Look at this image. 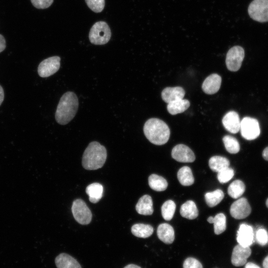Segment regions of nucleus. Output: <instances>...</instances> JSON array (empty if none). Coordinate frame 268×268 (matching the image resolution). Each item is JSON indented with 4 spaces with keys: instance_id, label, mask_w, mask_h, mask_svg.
Here are the masks:
<instances>
[{
    "instance_id": "obj_1",
    "label": "nucleus",
    "mask_w": 268,
    "mask_h": 268,
    "mask_svg": "<svg viewBox=\"0 0 268 268\" xmlns=\"http://www.w3.org/2000/svg\"><path fill=\"white\" fill-rule=\"evenodd\" d=\"M78 107V100L76 94L67 91L61 97L55 113L58 123L65 125L75 116Z\"/></svg>"
},
{
    "instance_id": "obj_2",
    "label": "nucleus",
    "mask_w": 268,
    "mask_h": 268,
    "mask_svg": "<svg viewBox=\"0 0 268 268\" xmlns=\"http://www.w3.org/2000/svg\"><path fill=\"white\" fill-rule=\"evenodd\" d=\"M143 132L150 142L159 145L166 143L170 135L168 125L157 118L148 119L144 125Z\"/></svg>"
},
{
    "instance_id": "obj_3",
    "label": "nucleus",
    "mask_w": 268,
    "mask_h": 268,
    "mask_svg": "<svg viewBox=\"0 0 268 268\" xmlns=\"http://www.w3.org/2000/svg\"><path fill=\"white\" fill-rule=\"evenodd\" d=\"M106 148L97 141L90 142L82 156V165L86 170H93L101 168L107 158Z\"/></svg>"
},
{
    "instance_id": "obj_4",
    "label": "nucleus",
    "mask_w": 268,
    "mask_h": 268,
    "mask_svg": "<svg viewBox=\"0 0 268 268\" xmlns=\"http://www.w3.org/2000/svg\"><path fill=\"white\" fill-rule=\"evenodd\" d=\"M111 32L107 23L103 21L95 23L90 29L89 38L90 42L95 45H104L109 42Z\"/></svg>"
},
{
    "instance_id": "obj_5",
    "label": "nucleus",
    "mask_w": 268,
    "mask_h": 268,
    "mask_svg": "<svg viewBox=\"0 0 268 268\" xmlns=\"http://www.w3.org/2000/svg\"><path fill=\"white\" fill-rule=\"evenodd\" d=\"M249 16L260 22L268 21V0H253L248 8Z\"/></svg>"
},
{
    "instance_id": "obj_6",
    "label": "nucleus",
    "mask_w": 268,
    "mask_h": 268,
    "mask_svg": "<svg viewBox=\"0 0 268 268\" xmlns=\"http://www.w3.org/2000/svg\"><path fill=\"white\" fill-rule=\"evenodd\" d=\"M71 211L75 220L79 224L86 225L92 219V213L86 203L81 199L73 201Z\"/></svg>"
},
{
    "instance_id": "obj_7",
    "label": "nucleus",
    "mask_w": 268,
    "mask_h": 268,
    "mask_svg": "<svg viewBox=\"0 0 268 268\" xmlns=\"http://www.w3.org/2000/svg\"><path fill=\"white\" fill-rule=\"evenodd\" d=\"M240 130L242 137L247 140L255 139L260 134L258 120L249 117L244 118L241 121Z\"/></svg>"
},
{
    "instance_id": "obj_8",
    "label": "nucleus",
    "mask_w": 268,
    "mask_h": 268,
    "mask_svg": "<svg viewBox=\"0 0 268 268\" xmlns=\"http://www.w3.org/2000/svg\"><path fill=\"white\" fill-rule=\"evenodd\" d=\"M245 56L244 49L239 46H235L228 51L226 57L227 68L231 71L238 70L242 65Z\"/></svg>"
},
{
    "instance_id": "obj_9",
    "label": "nucleus",
    "mask_w": 268,
    "mask_h": 268,
    "mask_svg": "<svg viewBox=\"0 0 268 268\" xmlns=\"http://www.w3.org/2000/svg\"><path fill=\"white\" fill-rule=\"evenodd\" d=\"M60 60L59 56L51 57L44 60L38 66V74L42 77H47L54 74L60 68Z\"/></svg>"
},
{
    "instance_id": "obj_10",
    "label": "nucleus",
    "mask_w": 268,
    "mask_h": 268,
    "mask_svg": "<svg viewBox=\"0 0 268 268\" xmlns=\"http://www.w3.org/2000/svg\"><path fill=\"white\" fill-rule=\"evenodd\" d=\"M251 212V206L245 198H240L234 201L231 205L230 213L231 216L237 219L247 217Z\"/></svg>"
},
{
    "instance_id": "obj_11",
    "label": "nucleus",
    "mask_w": 268,
    "mask_h": 268,
    "mask_svg": "<svg viewBox=\"0 0 268 268\" xmlns=\"http://www.w3.org/2000/svg\"><path fill=\"white\" fill-rule=\"evenodd\" d=\"M171 155L173 159L180 162H193L195 160L193 151L188 146L183 144L174 146Z\"/></svg>"
},
{
    "instance_id": "obj_12",
    "label": "nucleus",
    "mask_w": 268,
    "mask_h": 268,
    "mask_svg": "<svg viewBox=\"0 0 268 268\" xmlns=\"http://www.w3.org/2000/svg\"><path fill=\"white\" fill-rule=\"evenodd\" d=\"M251 254V250L250 247L243 246L238 244L233 249L231 263L236 267L242 266L246 263L247 259Z\"/></svg>"
},
{
    "instance_id": "obj_13",
    "label": "nucleus",
    "mask_w": 268,
    "mask_h": 268,
    "mask_svg": "<svg viewBox=\"0 0 268 268\" xmlns=\"http://www.w3.org/2000/svg\"><path fill=\"white\" fill-rule=\"evenodd\" d=\"M254 237L253 229L251 226L245 223L240 224L237 234L238 244L250 247L253 243Z\"/></svg>"
},
{
    "instance_id": "obj_14",
    "label": "nucleus",
    "mask_w": 268,
    "mask_h": 268,
    "mask_svg": "<svg viewBox=\"0 0 268 268\" xmlns=\"http://www.w3.org/2000/svg\"><path fill=\"white\" fill-rule=\"evenodd\" d=\"M226 130L232 134L237 133L240 129L241 121L238 114L234 111L227 113L222 120Z\"/></svg>"
},
{
    "instance_id": "obj_15",
    "label": "nucleus",
    "mask_w": 268,
    "mask_h": 268,
    "mask_svg": "<svg viewBox=\"0 0 268 268\" xmlns=\"http://www.w3.org/2000/svg\"><path fill=\"white\" fill-rule=\"evenodd\" d=\"M221 83V76L216 73H213L207 76L202 84V89L207 94H213L220 89Z\"/></svg>"
},
{
    "instance_id": "obj_16",
    "label": "nucleus",
    "mask_w": 268,
    "mask_h": 268,
    "mask_svg": "<svg viewBox=\"0 0 268 268\" xmlns=\"http://www.w3.org/2000/svg\"><path fill=\"white\" fill-rule=\"evenodd\" d=\"M185 94L184 89L180 86L167 87L161 92L163 100L167 103L183 99Z\"/></svg>"
},
{
    "instance_id": "obj_17",
    "label": "nucleus",
    "mask_w": 268,
    "mask_h": 268,
    "mask_svg": "<svg viewBox=\"0 0 268 268\" xmlns=\"http://www.w3.org/2000/svg\"><path fill=\"white\" fill-rule=\"evenodd\" d=\"M158 238L167 244L172 243L175 239V233L173 228L168 223L160 224L157 230Z\"/></svg>"
},
{
    "instance_id": "obj_18",
    "label": "nucleus",
    "mask_w": 268,
    "mask_h": 268,
    "mask_svg": "<svg viewBox=\"0 0 268 268\" xmlns=\"http://www.w3.org/2000/svg\"><path fill=\"white\" fill-rule=\"evenodd\" d=\"M135 209L139 214L144 215H151L153 212V202L151 197L148 195L142 196L135 205Z\"/></svg>"
},
{
    "instance_id": "obj_19",
    "label": "nucleus",
    "mask_w": 268,
    "mask_h": 268,
    "mask_svg": "<svg viewBox=\"0 0 268 268\" xmlns=\"http://www.w3.org/2000/svg\"><path fill=\"white\" fill-rule=\"evenodd\" d=\"M57 268H81L79 263L70 255L62 253L55 259Z\"/></svg>"
},
{
    "instance_id": "obj_20",
    "label": "nucleus",
    "mask_w": 268,
    "mask_h": 268,
    "mask_svg": "<svg viewBox=\"0 0 268 268\" xmlns=\"http://www.w3.org/2000/svg\"><path fill=\"white\" fill-rule=\"evenodd\" d=\"M86 193L90 202L97 203L103 197V187L98 183H93L86 187Z\"/></svg>"
},
{
    "instance_id": "obj_21",
    "label": "nucleus",
    "mask_w": 268,
    "mask_h": 268,
    "mask_svg": "<svg viewBox=\"0 0 268 268\" xmlns=\"http://www.w3.org/2000/svg\"><path fill=\"white\" fill-rule=\"evenodd\" d=\"M190 101L187 99H180L168 103L167 109L168 112L173 115L185 111L190 107Z\"/></svg>"
},
{
    "instance_id": "obj_22",
    "label": "nucleus",
    "mask_w": 268,
    "mask_h": 268,
    "mask_svg": "<svg viewBox=\"0 0 268 268\" xmlns=\"http://www.w3.org/2000/svg\"><path fill=\"white\" fill-rule=\"evenodd\" d=\"M180 212L182 216L189 219H194L199 214L197 207L192 201H188L183 203L181 206Z\"/></svg>"
},
{
    "instance_id": "obj_23",
    "label": "nucleus",
    "mask_w": 268,
    "mask_h": 268,
    "mask_svg": "<svg viewBox=\"0 0 268 268\" xmlns=\"http://www.w3.org/2000/svg\"><path fill=\"white\" fill-rule=\"evenodd\" d=\"M208 165L210 169L218 173L229 167L230 162L228 159L223 156H214L209 159Z\"/></svg>"
},
{
    "instance_id": "obj_24",
    "label": "nucleus",
    "mask_w": 268,
    "mask_h": 268,
    "mask_svg": "<svg viewBox=\"0 0 268 268\" xmlns=\"http://www.w3.org/2000/svg\"><path fill=\"white\" fill-rule=\"evenodd\" d=\"M131 232L136 237L145 238L152 234L153 228L149 224L137 223L133 225Z\"/></svg>"
},
{
    "instance_id": "obj_25",
    "label": "nucleus",
    "mask_w": 268,
    "mask_h": 268,
    "mask_svg": "<svg viewBox=\"0 0 268 268\" xmlns=\"http://www.w3.org/2000/svg\"><path fill=\"white\" fill-rule=\"evenodd\" d=\"M178 181L184 186L192 185L194 183V178L191 168L188 166L181 168L177 173Z\"/></svg>"
},
{
    "instance_id": "obj_26",
    "label": "nucleus",
    "mask_w": 268,
    "mask_h": 268,
    "mask_svg": "<svg viewBox=\"0 0 268 268\" xmlns=\"http://www.w3.org/2000/svg\"><path fill=\"white\" fill-rule=\"evenodd\" d=\"M148 184L152 190L156 191H163L168 186L167 181L163 177L156 174H151L148 177Z\"/></svg>"
},
{
    "instance_id": "obj_27",
    "label": "nucleus",
    "mask_w": 268,
    "mask_h": 268,
    "mask_svg": "<svg viewBox=\"0 0 268 268\" xmlns=\"http://www.w3.org/2000/svg\"><path fill=\"white\" fill-rule=\"evenodd\" d=\"M245 191V185L240 180H236L232 182L228 188V194L233 199H238Z\"/></svg>"
},
{
    "instance_id": "obj_28",
    "label": "nucleus",
    "mask_w": 268,
    "mask_h": 268,
    "mask_svg": "<svg viewBox=\"0 0 268 268\" xmlns=\"http://www.w3.org/2000/svg\"><path fill=\"white\" fill-rule=\"evenodd\" d=\"M224 196L223 191L220 189H217L212 192L206 193L204 195V198L208 206L213 207L220 202Z\"/></svg>"
},
{
    "instance_id": "obj_29",
    "label": "nucleus",
    "mask_w": 268,
    "mask_h": 268,
    "mask_svg": "<svg viewBox=\"0 0 268 268\" xmlns=\"http://www.w3.org/2000/svg\"><path fill=\"white\" fill-rule=\"evenodd\" d=\"M225 149L232 154L238 153L240 150V145L237 139L231 135H225L222 138Z\"/></svg>"
},
{
    "instance_id": "obj_30",
    "label": "nucleus",
    "mask_w": 268,
    "mask_h": 268,
    "mask_svg": "<svg viewBox=\"0 0 268 268\" xmlns=\"http://www.w3.org/2000/svg\"><path fill=\"white\" fill-rule=\"evenodd\" d=\"M213 223L215 234L219 235L223 232L226 228V218L225 215L220 213L213 217Z\"/></svg>"
},
{
    "instance_id": "obj_31",
    "label": "nucleus",
    "mask_w": 268,
    "mask_h": 268,
    "mask_svg": "<svg viewBox=\"0 0 268 268\" xmlns=\"http://www.w3.org/2000/svg\"><path fill=\"white\" fill-rule=\"evenodd\" d=\"M176 209L175 203L172 200L166 201L162 205L161 214L166 220H170L173 218Z\"/></svg>"
},
{
    "instance_id": "obj_32",
    "label": "nucleus",
    "mask_w": 268,
    "mask_h": 268,
    "mask_svg": "<svg viewBox=\"0 0 268 268\" xmlns=\"http://www.w3.org/2000/svg\"><path fill=\"white\" fill-rule=\"evenodd\" d=\"M234 175V170L229 167L218 172L217 179L220 183H225L230 181Z\"/></svg>"
},
{
    "instance_id": "obj_33",
    "label": "nucleus",
    "mask_w": 268,
    "mask_h": 268,
    "mask_svg": "<svg viewBox=\"0 0 268 268\" xmlns=\"http://www.w3.org/2000/svg\"><path fill=\"white\" fill-rule=\"evenodd\" d=\"M85 2L93 11L98 13L101 12L105 6V0H85Z\"/></svg>"
},
{
    "instance_id": "obj_34",
    "label": "nucleus",
    "mask_w": 268,
    "mask_h": 268,
    "mask_svg": "<svg viewBox=\"0 0 268 268\" xmlns=\"http://www.w3.org/2000/svg\"><path fill=\"white\" fill-rule=\"evenodd\" d=\"M256 239L259 245L261 246L267 245L268 243V233L267 231L264 228L258 229L256 232Z\"/></svg>"
},
{
    "instance_id": "obj_35",
    "label": "nucleus",
    "mask_w": 268,
    "mask_h": 268,
    "mask_svg": "<svg viewBox=\"0 0 268 268\" xmlns=\"http://www.w3.org/2000/svg\"><path fill=\"white\" fill-rule=\"evenodd\" d=\"M183 268H203L201 264L193 258H187L183 264Z\"/></svg>"
},
{
    "instance_id": "obj_36",
    "label": "nucleus",
    "mask_w": 268,
    "mask_h": 268,
    "mask_svg": "<svg viewBox=\"0 0 268 268\" xmlns=\"http://www.w3.org/2000/svg\"><path fill=\"white\" fill-rule=\"evenodd\" d=\"M33 5L38 9L49 7L53 3L54 0H30Z\"/></svg>"
},
{
    "instance_id": "obj_37",
    "label": "nucleus",
    "mask_w": 268,
    "mask_h": 268,
    "mask_svg": "<svg viewBox=\"0 0 268 268\" xmlns=\"http://www.w3.org/2000/svg\"><path fill=\"white\" fill-rule=\"evenodd\" d=\"M6 47V42L4 37L0 34V53L2 52Z\"/></svg>"
},
{
    "instance_id": "obj_38",
    "label": "nucleus",
    "mask_w": 268,
    "mask_h": 268,
    "mask_svg": "<svg viewBox=\"0 0 268 268\" xmlns=\"http://www.w3.org/2000/svg\"><path fill=\"white\" fill-rule=\"evenodd\" d=\"M245 268H260V267L254 263L250 262L246 264Z\"/></svg>"
},
{
    "instance_id": "obj_39",
    "label": "nucleus",
    "mask_w": 268,
    "mask_h": 268,
    "mask_svg": "<svg viewBox=\"0 0 268 268\" xmlns=\"http://www.w3.org/2000/svg\"><path fill=\"white\" fill-rule=\"evenodd\" d=\"M263 157L266 160L268 161V146L266 147L263 151Z\"/></svg>"
},
{
    "instance_id": "obj_40",
    "label": "nucleus",
    "mask_w": 268,
    "mask_h": 268,
    "mask_svg": "<svg viewBox=\"0 0 268 268\" xmlns=\"http://www.w3.org/2000/svg\"><path fill=\"white\" fill-rule=\"evenodd\" d=\"M4 99V91L2 87L0 85V106Z\"/></svg>"
},
{
    "instance_id": "obj_41",
    "label": "nucleus",
    "mask_w": 268,
    "mask_h": 268,
    "mask_svg": "<svg viewBox=\"0 0 268 268\" xmlns=\"http://www.w3.org/2000/svg\"><path fill=\"white\" fill-rule=\"evenodd\" d=\"M263 266L264 268H268V256L265 258L263 263Z\"/></svg>"
},
{
    "instance_id": "obj_42",
    "label": "nucleus",
    "mask_w": 268,
    "mask_h": 268,
    "mask_svg": "<svg viewBox=\"0 0 268 268\" xmlns=\"http://www.w3.org/2000/svg\"><path fill=\"white\" fill-rule=\"evenodd\" d=\"M124 268H141L139 266L134 264H130L125 266Z\"/></svg>"
},
{
    "instance_id": "obj_43",
    "label": "nucleus",
    "mask_w": 268,
    "mask_h": 268,
    "mask_svg": "<svg viewBox=\"0 0 268 268\" xmlns=\"http://www.w3.org/2000/svg\"><path fill=\"white\" fill-rule=\"evenodd\" d=\"M207 221L209 223H213V217L212 216H209L208 217L207 219Z\"/></svg>"
},
{
    "instance_id": "obj_44",
    "label": "nucleus",
    "mask_w": 268,
    "mask_h": 268,
    "mask_svg": "<svg viewBox=\"0 0 268 268\" xmlns=\"http://www.w3.org/2000/svg\"><path fill=\"white\" fill-rule=\"evenodd\" d=\"M266 204L267 206L268 207V198L266 201Z\"/></svg>"
}]
</instances>
